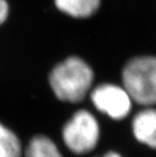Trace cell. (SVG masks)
Listing matches in <instances>:
<instances>
[{"mask_svg": "<svg viewBox=\"0 0 156 157\" xmlns=\"http://www.w3.org/2000/svg\"><path fill=\"white\" fill-rule=\"evenodd\" d=\"M21 144L14 133L0 123V157H21Z\"/></svg>", "mask_w": 156, "mask_h": 157, "instance_id": "cell-8", "label": "cell"}, {"mask_svg": "<svg viewBox=\"0 0 156 157\" xmlns=\"http://www.w3.org/2000/svg\"><path fill=\"white\" fill-rule=\"evenodd\" d=\"M102 157H122L119 153L117 152H114V151H111V152H108L107 154H105Z\"/></svg>", "mask_w": 156, "mask_h": 157, "instance_id": "cell-10", "label": "cell"}, {"mask_svg": "<svg viewBox=\"0 0 156 157\" xmlns=\"http://www.w3.org/2000/svg\"><path fill=\"white\" fill-rule=\"evenodd\" d=\"M8 15V4L5 0H0V25H2L7 18Z\"/></svg>", "mask_w": 156, "mask_h": 157, "instance_id": "cell-9", "label": "cell"}, {"mask_svg": "<svg viewBox=\"0 0 156 157\" xmlns=\"http://www.w3.org/2000/svg\"><path fill=\"white\" fill-rule=\"evenodd\" d=\"M122 78L132 101L148 108L156 105V57L133 58L123 69Z\"/></svg>", "mask_w": 156, "mask_h": 157, "instance_id": "cell-2", "label": "cell"}, {"mask_svg": "<svg viewBox=\"0 0 156 157\" xmlns=\"http://www.w3.org/2000/svg\"><path fill=\"white\" fill-rule=\"evenodd\" d=\"M62 137L66 147L75 154L90 152L99 139V125L95 117L86 109H79L66 123Z\"/></svg>", "mask_w": 156, "mask_h": 157, "instance_id": "cell-3", "label": "cell"}, {"mask_svg": "<svg viewBox=\"0 0 156 157\" xmlns=\"http://www.w3.org/2000/svg\"><path fill=\"white\" fill-rule=\"evenodd\" d=\"M132 127L139 142L156 149V109L147 108L139 112L133 119Z\"/></svg>", "mask_w": 156, "mask_h": 157, "instance_id": "cell-5", "label": "cell"}, {"mask_svg": "<svg viewBox=\"0 0 156 157\" xmlns=\"http://www.w3.org/2000/svg\"><path fill=\"white\" fill-rule=\"evenodd\" d=\"M25 157H63L54 141L47 136L34 137L25 150Z\"/></svg>", "mask_w": 156, "mask_h": 157, "instance_id": "cell-7", "label": "cell"}, {"mask_svg": "<svg viewBox=\"0 0 156 157\" xmlns=\"http://www.w3.org/2000/svg\"><path fill=\"white\" fill-rule=\"evenodd\" d=\"M91 101L99 112L114 120L126 118L132 108V99L124 87L105 83L91 92Z\"/></svg>", "mask_w": 156, "mask_h": 157, "instance_id": "cell-4", "label": "cell"}, {"mask_svg": "<svg viewBox=\"0 0 156 157\" xmlns=\"http://www.w3.org/2000/svg\"><path fill=\"white\" fill-rule=\"evenodd\" d=\"M49 80L60 101L75 103L81 101L90 89L93 71L84 60L70 57L53 68Z\"/></svg>", "mask_w": 156, "mask_h": 157, "instance_id": "cell-1", "label": "cell"}, {"mask_svg": "<svg viewBox=\"0 0 156 157\" xmlns=\"http://www.w3.org/2000/svg\"><path fill=\"white\" fill-rule=\"evenodd\" d=\"M59 10L77 18L91 16L97 10L101 0H55Z\"/></svg>", "mask_w": 156, "mask_h": 157, "instance_id": "cell-6", "label": "cell"}]
</instances>
